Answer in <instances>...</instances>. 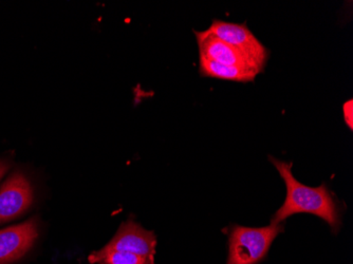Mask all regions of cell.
Segmentation results:
<instances>
[{
	"mask_svg": "<svg viewBox=\"0 0 353 264\" xmlns=\"http://www.w3.org/2000/svg\"><path fill=\"white\" fill-rule=\"evenodd\" d=\"M269 160L281 174L287 188L285 203L275 212L271 223H283L293 214H310L324 220L333 233H338L342 222L340 208L326 184L319 187L303 185L293 176L292 163L283 162L273 156H269Z\"/></svg>",
	"mask_w": 353,
	"mask_h": 264,
	"instance_id": "obj_1",
	"label": "cell"
},
{
	"mask_svg": "<svg viewBox=\"0 0 353 264\" xmlns=\"http://www.w3.org/2000/svg\"><path fill=\"white\" fill-rule=\"evenodd\" d=\"M283 223L265 227L232 225L229 233V257L227 264H259L269 253L272 243L283 233Z\"/></svg>",
	"mask_w": 353,
	"mask_h": 264,
	"instance_id": "obj_2",
	"label": "cell"
},
{
	"mask_svg": "<svg viewBox=\"0 0 353 264\" xmlns=\"http://www.w3.org/2000/svg\"><path fill=\"white\" fill-rule=\"evenodd\" d=\"M208 31L235 48L259 73L263 72L269 59V50L256 39L247 23H228L214 19Z\"/></svg>",
	"mask_w": 353,
	"mask_h": 264,
	"instance_id": "obj_3",
	"label": "cell"
},
{
	"mask_svg": "<svg viewBox=\"0 0 353 264\" xmlns=\"http://www.w3.org/2000/svg\"><path fill=\"white\" fill-rule=\"evenodd\" d=\"M33 202V190L25 174L15 172L0 187V224L21 216Z\"/></svg>",
	"mask_w": 353,
	"mask_h": 264,
	"instance_id": "obj_4",
	"label": "cell"
},
{
	"mask_svg": "<svg viewBox=\"0 0 353 264\" xmlns=\"http://www.w3.org/2000/svg\"><path fill=\"white\" fill-rule=\"evenodd\" d=\"M156 244V236L152 232L144 230L136 222L127 221L122 223L116 236L103 250L127 252L154 261Z\"/></svg>",
	"mask_w": 353,
	"mask_h": 264,
	"instance_id": "obj_5",
	"label": "cell"
},
{
	"mask_svg": "<svg viewBox=\"0 0 353 264\" xmlns=\"http://www.w3.org/2000/svg\"><path fill=\"white\" fill-rule=\"evenodd\" d=\"M39 228L34 219L0 230V264L23 257L34 243Z\"/></svg>",
	"mask_w": 353,
	"mask_h": 264,
	"instance_id": "obj_6",
	"label": "cell"
},
{
	"mask_svg": "<svg viewBox=\"0 0 353 264\" xmlns=\"http://www.w3.org/2000/svg\"><path fill=\"white\" fill-rule=\"evenodd\" d=\"M195 35L197 37L198 45H199L200 59L222 63V65H237V67H243V68L254 69L250 65L249 61L240 54L235 48L218 39L208 30L202 32L195 31Z\"/></svg>",
	"mask_w": 353,
	"mask_h": 264,
	"instance_id": "obj_7",
	"label": "cell"
},
{
	"mask_svg": "<svg viewBox=\"0 0 353 264\" xmlns=\"http://www.w3.org/2000/svg\"><path fill=\"white\" fill-rule=\"evenodd\" d=\"M200 74L202 77H212V79H224V81H239V83H249L255 79L257 71L252 68H243L237 65H222L200 59Z\"/></svg>",
	"mask_w": 353,
	"mask_h": 264,
	"instance_id": "obj_8",
	"label": "cell"
},
{
	"mask_svg": "<svg viewBox=\"0 0 353 264\" xmlns=\"http://www.w3.org/2000/svg\"><path fill=\"white\" fill-rule=\"evenodd\" d=\"M90 263H99L102 262L104 264H154L148 258L136 254L127 253V252L104 251L101 250L94 252L89 257Z\"/></svg>",
	"mask_w": 353,
	"mask_h": 264,
	"instance_id": "obj_9",
	"label": "cell"
},
{
	"mask_svg": "<svg viewBox=\"0 0 353 264\" xmlns=\"http://www.w3.org/2000/svg\"><path fill=\"white\" fill-rule=\"evenodd\" d=\"M343 112H344L345 123L348 125L349 129L353 128V101L349 100L345 103L343 106Z\"/></svg>",
	"mask_w": 353,
	"mask_h": 264,
	"instance_id": "obj_10",
	"label": "cell"
},
{
	"mask_svg": "<svg viewBox=\"0 0 353 264\" xmlns=\"http://www.w3.org/2000/svg\"><path fill=\"white\" fill-rule=\"evenodd\" d=\"M10 168V164L6 161H0V179L3 178V174L7 172Z\"/></svg>",
	"mask_w": 353,
	"mask_h": 264,
	"instance_id": "obj_11",
	"label": "cell"
}]
</instances>
